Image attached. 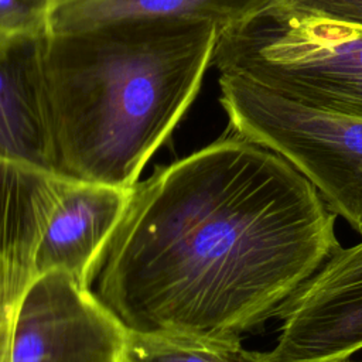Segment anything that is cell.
Listing matches in <instances>:
<instances>
[{"label":"cell","mask_w":362,"mask_h":362,"mask_svg":"<svg viewBox=\"0 0 362 362\" xmlns=\"http://www.w3.org/2000/svg\"><path fill=\"white\" fill-rule=\"evenodd\" d=\"M276 0H65L54 4L49 33H66L126 18H175L215 24L219 31Z\"/></svg>","instance_id":"9"},{"label":"cell","mask_w":362,"mask_h":362,"mask_svg":"<svg viewBox=\"0 0 362 362\" xmlns=\"http://www.w3.org/2000/svg\"><path fill=\"white\" fill-rule=\"evenodd\" d=\"M59 1H65V0H55V3H59Z\"/></svg>","instance_id":"16"},{"label":"cell","mask_w":362,"mask_h":362,"mask_svg":"<svg viewBox=\"0 0 362 362\" xmlns=\"http://www.w3.org/2000/svg\"><path fill=\"white\" fill-rule=\"evenodd\" d=\"M284 8L362 25V0H276Z\"/></svg>","instance_id":"14"},{"label":"cell","mask_w":362,"mask_h":362,"mask_svg":"<svg viewBox=\"0 0 362 362\" xmlns=\"http://www.w3.org/2000/svg\"><path fill=\"white\" fill-rule=\"evenodd\" d=\"M132 191L133 187L66 180L35 249V274L62 270L89 287Z\"/></svg>","instance_id":"7"},{"label":"cell","mask_w":362,"mask_h":362,"mask_svg":"<svg viewBox=\"0 0 362 362\" xmlns=\"http://www.w3.org/2000/svg\"><path fill=\"white\" fill-rule=\"evenodd\" d=\"M123 324L62 270L35 274L13 318L8 362H120Z\"/></svg>","instance_id":"5"},{"label":"cell","mask_w":362,"mask_h":362,"mask_svg":"<svg viewBox=\"0 0 362 362\" xmlns=\"http://www.w3.org/2000/svg\"><path fill=\"white\" fill-rule=\"evenodd\" d=\"M276 317L266 362H342L362 351V240L341 246Z\"/></svg>","instance_id":"6"},{"label":"cell","mask_w":362,"mask_h":362,"mask_svg":"<svg viewBox=\"0 0 362 362\" xmlns=\"http://www.w3.org/2000/svg\"><path fill=\"white\" fill-rule=\"evenodd\" d=\"M120 362H266L240 339H202L129 332Z\"/></svg>","instance_id":"11"},{"label":"cell","mask_w":362,"mask_h":362,"mask_svg":"<svg viewBox=\"0 0 362 362\" xmlns=\"http://www.w3.org/2000/svg\"><path fill=\"white\" fill-rule=\"evenodd\" d=\"M218 34L175 18L48 33L41 78L54 173L133 187L198 95Z\"/></svg>","instance_id":"2"},{"label":"cell","mask_w":362,"mask_h":362,"mask_svg":"<svg viewBox=\"0 0 362 362\" xmlns=\"http://www.w3.org/2000/svg\"><path fill=\"white\" fill-rule=\"evenodd\" d=\"M335 219L286 158L232 132L133 185L89 288L129 332L240 339L341 247Z\"/></svg>","instance_id":"1"},{"label":"cell","mask_w":362,"mask_h":362,"mask_svg":"<svg viewBox=\"0 0 362 362\" xmlns=\"http://www.w3.org/2000/svg\"><path fill=\"white\" fill-rule=\"evenodd\" d=\"M342 362H351V361H349V359H348V361H342Z\"/></svg>","instance_id":"17"},{"label":"cell","mask_w":362,"mask_h":362,"mask_svg":"<svg viewBox=\"0 0 362 362\" xmlns=\"http://www.w3.org/2000/svg\"><path fill=\"white\" fill-rule=\"evenodd\" d=\"M212 64L297 102L362 116V25L274 1L219 31Z\"/></svg>","instance_id":"3"},{"label":"cell","mask_w":362,"mask_h":362,"mask_svg":"<svg viewBox=\"0 0 362 362\" xmlns=\"http://www.w3.org/2000/svg\"><path fill=\"white\" fill-rule=\"evenodd\" d=\"M219 88L230 130L286 158L362 233V116L297 102L236 74H219Z\"/></svg>","instance_id":"4"},{"label":"cell","mask_w":362,"mask_h":362,"mask_svg":"<svg viewBox=\"0 0 362 362\" xmlns=\"http://www.w3.org/2000/svg\"><path fill=\"white\" fill-rule=\"evenodd\" d=\"M42 230L11 233L0 236V266L18 260H34Z\"/></svg>","instance_id":"15"},{"label":"cell","mask_w":362,"mask_h":362,"mask_svg":"<svg viewBox=\"0 0 362 362\" xmlns=\"http://www.w3.org/2000/svg\"><path fill=\"white\" fill-rule=\"evenodd\" d=\"M55 0H0V42L49 33Z\"/></svg>","instance_id":"12"},{"label":"cell","mask_w":362,"mask_h":362,"mask_svg":"<svg viewBox=\"0 0 362 362\" xmlns=\"http://www.w3.org/2000/svg\"><path fill=\"white\" fill-rule=\"evenodd\" d=\"M34 276V260H18L0 266V362H8L16 307Z\"/></svg>","instance_id":"13"},{"label":"cell","mask_w":362,"mask_h":362,"mask_svg":"<svg viewBox=\"0 0 362 362\" xmlns=\"http://www.w3.org/2000/svg\"><path fill=\"white\" fill-rule=\"evenodd\" d=\"M66 178L0 158V236L44 229Z\"/></svg>","instance_id":"10"},{"label":"cell","mask_w":362,"mask_h":362,"mask_svg":"<svg viewBox=\"0 0 362 362\" xmlns=\"http://www.w3.org/2000/svg\"><path fill=\"white\" fill-rule=\"evenodd\" d=\"M45 35L0 42V158L55 174L41 78Z\"/></svg>","instance_id":"8"}]
</instances>
